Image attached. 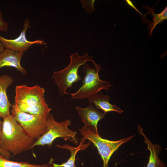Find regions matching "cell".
<instances>
[{"label":"cell","instance_id":"1","mask_svg":"<svg viewBox=\"0 0 167 167\" xmlns=\"http://www.w3.org/2000/svg\"><path fill=\"white\" fill-rule=\"evenodd\" d=\"M45 89L38 85H17L12 106L19 110L48 119L51 109L44 98Z\"/></svg>","mask_w":167,"mask_h":167},{"label":"cell","instance_id":"2","mask_svg":"<svg viewBox=\"0 0 167 167\" xmlns=\"http://www.w3.org/2000/svg\"><path fill=\"white\" fill-rule=\"evenodd\" d=\"M3 119L0 147L14 155L30 149L36 140L25 132L11 115Z\"/></svg>","mask_w":167,"mask_h":167},{"label":"cell","instance_id":"3","mask_svg":"<svg viewBox=\"0 0 167 167\" xmlns=\"http://www.w3.org/2000/svg\"><path fill=\"white\" fill-rule=\"evenodd\" d=\"M92 57L87 53L79 56L78 53L76 52L71 55L70 63L66 67L54 72L51 78L54 79V83L58 87L60 95L68 94L69 93L66 92V90L72 88L74 83L83 79L82 77L78 74L79 68L87 61L91 62L94 64L95 62L92 59Z\"/></svg>","mask_w":167,"mask_h":167},{"label":"cell","instance_id":"4","mask_svg":"<svg viewBox=\"0 0 167 167\" xmlns=\"http://www.w3.org/2000/svg\"><path fill=\"white\" fill-rule=\"evenodd\" d=\"M71 122L69 119L60 122L55 121L53 115L49 114L47 120V129L45 133L37 139L30 148V149L36 146L50 147L56 139L60 137L76 145L78 144L79 139L76 137L78 133L72 130L68 126Z\"/></svg>","mask_w":167,"mask_h":167},{"label":"cell","instance_id":"5","mask_svg":"<svg viewBox=\"0 0 167 167\" xmlns=\"http://www.w3.org/2000/svg\"><path fill=\"white\" fill-rule=\"evenodd\" d=\"M95 67L92 68L86 63L84 65L83 71L85 76L83 80L82 86L75 92L68 93L71 96V100L77 99H83L98 93L101 90H108L112 85L109 82L101 80L99 73L100 66L95 63Z\"/></svg>","mask_w":167,"mask_h":167},{"label":"cell","instance_id":"6","mask_svg":"<svg viewBox=\"0 0 167 167\" xmlns=\"http://www.w3.org/2000/svg\"><path fill=\"white\" fill-rule=\"evenodd\" d=\"M83 137L80 139L85 141L88 140L96 147L103 162V167H108L109 159L118 148L134 137L131 135L117 141H111L101 138L99 134L92 131L89 128L84 126L79 130Z\"/></svg>","mask_w":167,"mask_h":167},{"label":"cell","instance_id":"7","mask_svg":"<svg viewBox=\"0 0 167 167\" xmlns=\"http://www.w3.org/2000/svg\"><path fill=\"white\" fill-rule=\"evenodd\" d=\"M11 115L31 138L36 140L46 132L48 119L20 111L12 106Z\"/></svg>","mask_w":167,"mask_h":167},{"label":"cell","instance_id":"8","mask_svg":"<svg viewBox=\"0 0 167 167\" xmlns=\"http://www.w3.org/2000/svg\"><path fill=\"white\" fill-rule=\"evenodd\" d=\"M30 23L29 18L24 20L23 29L19 35L15 39H8L0 35V41L4 48L24 53L33 44L45 45L46 43L41 40L30 41L27 40L26 33L27 30L30 28L29 24Z\"/></svg>","mask_w":167,"mask_h":167},{"label":"cell","instance_id":"9","mask_svg":"<svg viewBox=\"0 0 167 167\" xmlns=\"http://www.w3.org/2000/svg\"><path fill=\"white\" fill-rule=\"evenodd\" d=\"M75 108L84 124V126L89 128L97 134H99L97 124L101 119L104 118L105 114L99 111L92 105L90 104H88L86 108L76 106Z\"/></svg>","mask_w":167,"mask_h":167},{"label":"cell","instance_id":"10","mask_svg":"<svg viewBox=\"0 0 167 167\" xmlns=\"http://www.w3.org/2000/svg\"><path fill=\"white\" fill-rule=\"evenodd\" d=\"M24 53L4 49L0 54V69L4 66H11L15 68L21 73L26 75V70L20 65V61Z\"/></svg>","mask_w":167,"mask_h":167},{"label":"cell","instance_id":"11","mask_svg":"<svg viewBox=\"0 0 167 167\" xmlns=\"http://www.w3.org/2000/svg\"><path fill=\"white\" fill-rule=\"evenodd\" d=\"M13 81V78L10 75L0 76V118H3L10 114V108L12 105L8 99L6 90Z\"/></svg>","mask_w":167,"mask_h":167},{"label":"cell","instance_id":"12","mask_svg":"<svg viewBox=\"0 0 167 167\" xmlns=\"http://www.w3.org/2000/svg\"><path fill=\"white\" fill-rule=\"evenodd\" d=\"M109 97L108 95H104L97 93L88 98V104L94 105L98 109L106 113L114 111L121 113L123 111L116 105L110 104L109 101Z\"/></svg>","mask_w":167,"mask_h":167},{"label":"cell","instance_id":"13","mask_svg":"<svg viewBox=\"0 0 167 167\" xmlns=\"http://www.w3.org/2000/svg\"><path fill=\"white\" fill-rule=\"evenodd\" d=\"M138 127L139 133L144 138V143L147 144L148 149L150 152L148 161L146 167H166L165 164L161 161L158 157L161 147L159 145L153 144L144 134L140 126L138 125Z\"/></svg>","mask_w":167,"mask_h":167},{"label":"cell","instance_id":"14","mask_svg":"<svg viewBox=\"0 0 167 167\" xmlns=\"http://www.w3.org/2000/svg\"><path fill=\"white\" fill-rule=\"evenodd\" d=\"M80 143L78 146L73 147L69 145L57 144L56 146L62 149H67L71 152V156L67 161L61 164L53 163L52 167H76L75 165V156L77 153L79 151L84 150L90 145V142H89L86 144L85 143L84 141L80 139Z\"/></svg>","mask_w":167,"mask_h":167},{"label":"cell","instance_id":"15","mask_svg":"<svg viewBox=\"0 0 167 167\" xmlns=\"http://www.w3.org/2000/svg\"><path fill=\"white\" fill-rule=\"evenodd\" d=\"M143 8L149 10L148 13L151 14L153 17V20L152 23L149 24L148 28L149 31L148 35L152 36L153 35L152 31L156 26L162 22L163 20L167 19V7L166 6L161 13L156 14L154 12V9L151 8L149 6H143Z\"/></svg>","mask_w":167,"mask_h":167},{"label":"cell","instance_id":"16","mask_svg":"<svg viewBox=\"0 0 167 167\" xmlns=\"http://www.w3.org/2000/svg\"><path fill=\"white\" fill-rule=\"evenodd\" d=\"M49 164L40 165L12 161L5 158L0 154V167H52Z\"/></svg>","mask_w":167,"mask_h":167},{"label":"cell","instance_id":"17","mask_svg":"<svg viewBox=\"0 0 167 167\" xmlns=\"http://www.w3.org/2000/svg\"><path fill=\"white\" fill-rule=\"evenodd\" d=\"M2 12L0 11V31L6 32L8 30V24L3 19Z\"/></svg>","mask_w":167,"mask_h":167},{"label":"cell","instance_id":"18","mask_svg":"<svg viewBox=\"0 0 167 167\" xmlns=\"http://www.w3.org/2000/svg\"><path fill=\"white\" fill-rule=\"evenodd\" d=\"M0 154L5 158L9 160L11 156V153L5 150L0 147Z\"/></svg>","mask_w":167,"mask_h":167},{"label":"cell","instance_id":"19","mask_svg":"<svg viewBox=\"0 0 167 167\" xmlns=\"http://www.w3.org/2000/svg\"><path fill=\"white\" fill-rule=\"evenodd\" d=\"M4 49V47L3 46L1 42L0 41V54L2 52Z\"/></svg>","mask_w":167,"mask_h":167},{"label":"cell","instance_id":"20","mask_svg":"<svg viewBox=\"0 0 167 167\" xmlns=\"http://www.w3.org/2000/svg\"><path fill=\"white\" fill-rule=\"evenodd\" d=\"M2 127V121L0 120V141L1 138V132Z\"/></svg>","mask_w":167,"mask_h":167}]
</instances>
